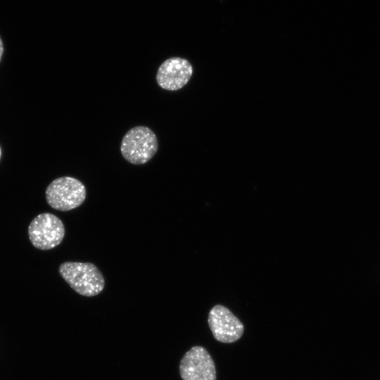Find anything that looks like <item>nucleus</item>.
<instances>
[{
	"label": "nucleus",
	"mask_w": 380,
	"mask_h": 380,
	"mask_svg": "<svg viewBox=\"0 0 380 380\" xmlns=\"http://www.w3.org/2000/svg\"><path fill=\"white\" fill-rule=\"evenodd\" d=\"M59 273L75 291L84 296H96L104 288L101 272L90 262H63L59 267Z\"/></svg>",
	"instance_id": "nucleus-1"
},
{
	"label": "nucleus",
	"mask_w": 380,
	"mask_h": 380,
	"mask_svg": "<svg viewBox=\"0 0 380 380\" xmlns=\"http://www.w3.org/2000/svg\"><path fill=\"white\" fill-rule=\"evenodd\" d=\"M158 149V138L153 131L146 126H136L124 135L120 152L122 157L134 165H143L156 155Z\"/></svg>",
	"instance_id": "nucleus-2"
},
{
	"label": "nucleus",
	"mask_w": 380,
	"mask_h": 380,
	"mask_svg": "<svg viewBox=\"0 0 380 380\" xmlns=\"http://www.w3.org/2000/svg\"><path fill=\"white\" fill-rule=\"evenodd\" d=\"M86 197L83 183L72 177L54 179L47 186L46 198L49 205L58 210L68 211L80 205Z\"/></svg>",
	"instance_id": "nucleus-3"
},
{
	"label": "nucleus",
	"mask_w": 380,
	"mask_h": 380,
	"mask_svg": "<svg viewBox=\"0 0 380 380\" xmlns=\"http://www.w3.org/2000/svg\"><path fill=\"white\" fill-rule=\"evenodd\" d=\"M28 234L34 247L40 250H49L62 241L65 228L58 217L46 213L34 218L28 227Z\"/></svg>",
	"instance_id": "nucleus-4"
},
{
	"label": "nucleus",
	"mask_w": 380,
	"mask_h": 380,
	"mask_svg": "<svg viewBox=\"0 0 380 380\" xmlns=\"http://www.w3.org/2000/svg\"><path fill=\"white\" fill-rule=\"evenodd\" d=\"M208 322L214 338L221 343H234L243 334L242 322L222 305L212 308L208 314Z\"/></svg>",
	"instance_id": "nucleus-5"
},
{
	"label": "nucleus",
	"mask_w": 380,
	"mask_h": 380,
	"mask_svg": "<svg viewBox=\"0 0 380 380\" xmlns=\"http://www.w3.org/2000/svg\"><path fill=\"white\" fill-rule=\"evenodd\" d=\"M183 380H216L214 361L202 346L192 347L183 356L179 365Z\"/></svg>",
	"instance_id": "nucleus-6"
},
{
	"label": "nucleus",
	"mask_w": 380,
	"mask_h": 380,
	"mask_svg": "<svg viewBox=\"0 0 380 380\" xmlns=\"http://www.w3.org/2000/svg\"><path fill=\"white\" fill-rule=\"evenodd\" d=\"M193 75V67L185 58L171 57L159 66L156 79L158 84L167 91H177L184 87Z\"/></svg>",
	"instance_id": "nucleus-7"
},
{
	"label": "nucleus",
	"mask_w": 380,
	"mask_h": 380,
	"mask_svg": "<svg viewBox=\"0 0 380 380\" xmlns=\"http://www.w3.org/2000/svg\"><path fill=\"white\" fill-rule=\"evenodd\" d=\"M3 53H4V45H3L2 40H1V39L0 37V61H1V56L3 55Z\"/></svg>",
	"instance_id": "nucleus-8"
},
{
	"label": "nucleus",
	"mask_w": 380,
	"mask_h": 380,
	"mask_svg": "<svg viewBox=\"0 0 380 380\" xmlns=\"http://www.w3.org/2000/svg\"><path fill=\"white\" fill-rule=\"evenodd\" d=\"M1 148H0V158H1Z\"/></svg>",
	"instance_id": "nucleus-9"
}]
</instances>
